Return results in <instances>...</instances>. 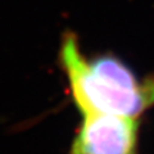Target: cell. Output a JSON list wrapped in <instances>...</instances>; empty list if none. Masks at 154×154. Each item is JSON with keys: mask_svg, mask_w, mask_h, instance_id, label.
<instances>
[{"mask_svg": "<svg viewBox=\"0 0 154 154\" xmlns=\"http://www.w3.org/2000/svg\"><path fill=\"white\" fill-rule=\"evenodd\" d=\"M59 62L73 102L82 114L110 113L136 117L154 104V77L144 81L139 89H126L96 76L71 32L63 36Z\"/></svg>", "mask_w": 154, "mask_h": 154, "instance_id": "obj_1", "label": "cell"}, {"mask_svg": "<svg viewBox=\"0 0 154 154\" xmlns=\"http://www.w3.org/2000/svg\"><path fill=\"white\" fill-rule=\"evenodd\" d=\"M71 154H136L135 117L110 113L82 114Z\"/></svg>", "mask_w": 154, "mask_h": 154, "instance_id": "obj_2", "label": "cell"}]
</instances>
